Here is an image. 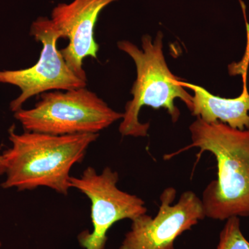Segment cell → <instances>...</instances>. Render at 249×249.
<instances>
[{"mask_svg":"<svg viewBox=\"0 0 249 249\" xmlns=\"http://www.w3.org/2000/svg\"><path fill=\"white\" fill-rule=\"evenodd\" d=\"M6 173V163L4 156L0 155V177L2 176Z\"/></svg>","mask_w":249,"mask_h":249,"instance_id":"8fae6325","label":"cell"},{"mask_svg":"<svg viewBox=\"0 0 249 249\" xmlns=\"http://www.w3.org/2000/svg\"><path fill=\"white\" fill-rule=\"evenodd\" d=\"M118 0H73L53 8L52 22L68 39L65 48L60 50L67 65L82 80L88 82L83 60L97 58L99 45L95 40L94 29L98 16L105 8Z\"/></svg>","mask_w":249,"mask_h":249,"instance_id":"ba28073f","label":"cell"},{"mask_svg":"<svg viewBox=\"0 0 249 249\" xmlns=\"http://www.w3.org/2000/svg\"><path fill=\"white\" fill-rule=\"evenodd\" d=\"M163 36L159 32L155 40L145 35L142 49L128 40L119 41L118 48L127 54L135 63L137 79L131 89L132 99L126 103L119 132L124 137H145L150 123L139 121V113L144 106L153 109L165 108L173 123L180 116L175 100L179 98L191 111L193 96L185 89L182 80L175 76L167 65L163 50Z\"/></svg>","mask_w":249,"mask_h":249,"instance_id":"3957f363","label":"cell"},{"mask_svg":"<svg viewBox=\"0 0 249 249\" xmlns=\"http://www.w3.org/2000/svg\"><path fill=\"white\" fill-rule=\"evenodd\" d=\"M176 196L175 188H165L155 217L145 213L133 219L119 249H175L178 236L206 217L202 201L196 193L184 192L173 204Z\"/></svg>","mask_w":249,"mask_h":249,"instance_id":"52a82bcc","label":"cell"},{"mask_svg":"<svg viewBox=\"0 0 249 249\" xmlns=\"http://www.w3.org/2000/svg\"><path fill=\"white\" fill-rule=\"evenodd\" d=\"M40 97L32 109L15 112L26 132L55 136L98 134L124 116L86 87L47 91Z\"/></svg>","mask_w":249,"mask_h":249,"instance_id":"277c9868","label":"cell"},{"mask_svg":"<svg viewBox=\"0 0 249 249\" xmlns=\"http://www.w3.org/2000/svg\"><path fill=\"white\" fill-rule=\"evenodd\" d=\"M30 35L42 45L40 58L35 65L24 70L0 71V83L15 85L21 90L19 96L10 103V109L14 113L33 96L47 91L85 88L88 83L67 65L57 47L62 34L52 19L37 18L31 24Z\"/></svg>","mask_w":249,"mask_h":249,"instance_id":"8992f818","label":"cell"},{"mask_svg":"<svg viewBox=\"0 0 249 249\" xmlns=\"http://www.w3.org/2000/svg\"><path fill=\"white\" fill-rule=\"evenodd\" d=\"M189 130L192 143L183 150L197 147L200 154L211 152L217 161V178L201 198L206 217L224 221L249 217V129L196 118Z\"/></svg>","mask_w":249,"mask_h":249,"instance_id":"7a4b0ae2","label":"cell"},{"mask_svg":"<svg viewBox=\"0 0 249 249\" xmlns=\"http://www.w3.org/2000/svg\"><path fill=\"white\" fill-rule=\"evenodd\" d=\"M119 175L109 167L98 174L88 167L78 178L71 177V188H76L91 201L93 231H85L78 236L85 249H106L108 231L115 223L133 220L147 213L145 201L135 195L121 191L118 187Z\"/></svg>","mask_w":249,"mask_h":249,"instance_id":"5b68a950","label":"cell"},{"mask_svg":"<svg viewBox=\"0 0 249 249\" xmlns=\"http://www.w3.org/2000/svg\"><path fill=\"white\" fill-rule=\"evenodd\" d=\"M216 249H249V242L241 231L240 218L232 217L227 219Z\"/></svg>","mask_w":249,"mask_h":249,"instance_id":"30bf717a","label":"cell"},{"mask_svg":"<svg viewBox=\"0 0 249 249\" xmlns=\"http://www.w3.org/2000/svg\"><path fill=\"white\" fill-rule=\"evenodd\" d=\"M12 146L3 152L6 178L4 189L31 191L47 187L67 196L71 187L70 171L84 160L88 147L99 134L55 136L39 132L18 134L9 130Z\"/></svg>","mask_w":249,"mask_h":249,"instance_id":"6da1fadb","label":"cell"},{"mask_svg":"<svg viewBox=\"0 0 249 249\" xmlns=\"http://www.w3.org/2000/svg\"><path fill=\"white\" fill-rule=\"evenodd\" d=\"M247 69L243 72V89L237 98L214 96L199 85L182 84L194 93L191 112L208 124L221 122L232 128L249 129V93L247 86Z\"/></svg>","mask_w":249,"mask_h":249,"instance_id":"9c48e42d","label":"cell"},{"mask_svg":"<svg viewBox=\"0 0 249 249\" xmlns=\"http://www.w3.org/2000/svg\"><path fill=\"white\" fill-rule=\"evenodd\" d=\"M0 247H1V242H0Z\"/></svg>","mask_w":249,"mask_h":249,"instance_id":"7c38bea8","label":"cell"}]
</instances>
